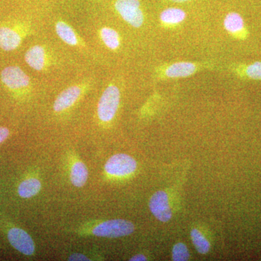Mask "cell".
<instances>
[{"label":"cell","mask_w":261,"mask_h":261,"mask_svg":"<svg viewBox=\"0 0 261 261\" xmlns=\"http://www.w3.org/2000/svg\"><path fill=\"white\" fill-rule=\"evenodd\" d=\"M10 135V130L6 127H0V144L4 142Z\"/></svg>","instance_id":"obj_22"},{"label":"cell","mask_w":261,"mask_h":261,"mask_svg":"<svg viewBox=\"0 0 261 261\" xmlns=\"http://www.w3.org/2000/svg\"><path fill=\"white\" fill-rule=\"evenodd\" d=\"M130 260L132 261H142V260H147V257L145 256L144 255H142V254H138V255H136L135 256L132 257V258L130 259Z\"/></svg>","instance_id":"obj_23"},{"label":"cell","mask_w":261,"mask_h":261,"mask_svg":"<svg viewBox=\"0 0 261 261\" xmlns=\"http://www.w3.org/2000/svg\"><path fill=\"white\" fill-rule=\"evenodd\" d=\"M25 61L27 64L36 70L43 69L45 63V51L40 46H34L25 55Z\"/></svg>","instance_id":"obj_11"},{"label":"cell","mask_w":261,"mask_h":261,"mask_svg":"<svg viewBox=\"0 0 261 261\" xmlns=\"http://www.w3.org/2000/svg\"><path fill=\"white\" fill-rule=\"evenodd\" d=\"M21 42V34L16 29L7 27L0 28V48L3 50H14Z\"/></svg>","instance_id":"obj_8"},{"label":"cell","mask_w":261,"mask_h":261,"mask_svg":"<svg viewBox=\"0 0 261 261\" xmlns=\"http://www.w3.org/2000/svg\"><path fill=\"white\" fill-rule=\"evenodd\" d=\"M149 210L161 222H167L172 217V211L170 207L167 193L158 191L151 197L149 202Z\"/></svg>","instance_id":"obj_7"},{"label":"cell","mask_w":261,"mask_h":261,"mask_svg":"<svg viewBox=\"0 0 261 261\" xmlns=\"http://www.w3.org/2000/svg\"><path fill=\"white\" fill-rule=\"evenodd\" d=\"M81 92H82V89L80 87H75V86L65 89L57 97L53 106L54 111L59 113L71 107L80 97Z\"/></svg>","instance_id":"obj_9"},{"label":"cell","mask_w":261,"mask_h":261,"mask_svg":"<svg viewBox=\"0 0 261 261\" xmlns=\"http://www.w3.org/2000/svg\"><path fill=\"white\" fill-rule=\"evenodd\" d=\"M68 260L70 261H83V260H90L88 257L82 253H73L68 258Z\"/></svg>","instance_id":"obj_21"},{"label":"cell","mask_w":261,"mask_h":261,"mask_svg":"<svg viewBox=\"0 0 261 261\" xmlns=\"http://www.w3.org/2000/svg\"><path fill=\"white\" fill-rule=\"evenodd\" d=\"M8 241L15 250L30 256L35 252V244L27 231L20 228H10L8 233Z\"/></svg>","instance_id":"obj_6"},{"label":"cell","mask_w":261,"mask_h":261,"mask_svg":"<svg viewBox=\"0 0 261 261\" xmlns=\"http://www.w3.org/2000/svg\"><path fill=\"white\" fill-rule=\"evenodd\" d=\"M186 18V13L185 10L178 8H168L163 10L161 13V22L168 25H176L181 23Z\"/></svg>","instance_id":"obj_14"},{"label":"cell","mask_w":261,"mask_h":261,"mask_svg":"<svg viewBox=\"0 0 261 261\" xmlns=\"http://www.w3.org/2000/svg\"><path fill=\"white\" fill-rule=\"evenodd\" d=\"M171 1L173 2V3H186V2L190 1V0H171Z\"/></svg>","instance_id":"obj_24"},{"label":"cell","mask_w":261,"mask_h":261,"mask_svg":"<svg viewBox=\"0 0 261 261\" xmlns=\"http://www.w3.org/2000/svg\"><path fill=\"white\" fill-rule=\"evenodd\" d=\"M88 169L84 163L78 161L73 165L70 169V181L76 187H82L88 179Z\"/></svg>","instance_id":"obj_13"},{"label":"cell","mask_w":261,"mask_h":261,"mask_svg":"<svg viewBox=\"0 0 261 261\" xmlns=\"http://www.w3.org/2000/svg\"><path fill=\"white\" fill-rule=\"evenodd\" d=\"M101 37L105 44L111 49H116L120 45L119 35L114 29L103 28L100 32Z\"/></svg>","instance_id":"obj_18"},{"label":"cell","mask_w":261,"mask_h":261,"mask_svg":"<svg viewBox=\"0 0 261 261\" xmlns=\"http://www.w3.org/2000/svg\"><path fill=\"white\" fill-rule=\"evenodd\" d=\"M191 238L196 250L200 253L206 254L209 252L211 244L199 230L196 229V228L192 230Z\"/></svg>","instance_id":"obj_17"},{"label":"cell","mask_w":261,"mask_h":261,"mask_svg":"<svg viewBox=\"0 0 261 261\" xmlns=\"http://www.w3.org/2000/svg\"><path fill=\"white\" fill-rule=\"evenodd\" d=\"M190 252L185 244H176L173 247L172 257L175 261H185L190 258Z\"/></svg>","instance_id":"obj_19"},{"label":"cell","mask_w":261,"mask_h":261,"mask_svg":"<svg viewBox=\"0 0 261 261\" xmlns=\"http://www.w3.org/2000/svg\"><path fill=\"white\" fill-rule=\"evenodd\" d=\"M247 77L254 80H261V62H255L245 69Z\"/></svg>","instance_id":"obj_20"},{"label":"cell","mask_w":261,"mask_h":261,"mask_svg":"<svg viewBox=\"0 0 261 261\" xmlns=\"http://www.w3.org/2000/svg\"><path fill=\"white\" fill-rule=\"evenodd\" d=\"M135 225L123 219L108 220L98 224L92 230L94 236L118 238L128 236L135 231Z\"/></svg>","instance_id":"obj_1"},{"label":"cell","mask_w":261,"mask_h":261,"mask_svg":"<svg viewBox=\"0 0 261 261\" xmlns=\"http://www.w3.org/2000/svg\"><path fill=\"white\" fill-rule=\"evenodd\" d=\"M120 98V91L116 86H109L104 91L98 103V117L101 121H112L118 111Z\"/></svg>","instance_id":"obj_2"},{"label":"cell","mask_w":261,"mask_h":261,"mask_svg":"<svg viewBox=\"0 0 261 261\" xmlns=\"http://www.w3.org/2000/svg\"><path fill=\"white\" fill-rule=\"evenodd\" d=\"M2 83L11 92H23L30 85V79L18 66H8L1 73Z\"/></svg>","instance_id":"obj_5"},{"label":"cell","mask_w":261,"mask_h":261,"mask_svg":"<svg viewBox=\"0 0 261 261\" xmlns=\"http://www.w3.org/2000/svg\"><path fill=\"white\" fill-rule=\"evenodd\" d=\"M56 32L62 40L70 45H75L78 42L76 35L73 29L64 22H58L56 24Z\"/></svg>","instance_id":"obj_16"},{"label":"cell","mask_w":261,"mask_h":261,"mask_svg":"<svg viewBox=\"0 0 261 261\" xmlns=\"http://www.w3.org/2000/svg\"><path fill=\"white\" fill-rule=\"evenodd\" d=\"M224 24L226 30L235 35L243 32L245 29V22H244L243 17L234 12L226 15Z\"/></svg>","instance_id":"obj_15"},{"label":"cell","mask_w":261,"mask_h":261,"mask_svg":"<svg viewBox=\"0 0 261 261\" xmlns=\"http://www.w3.org/2000/svg\"><path fill=\"white\" fill-rule=\"evenodd\" d=\"M115 8L122 18L135 28L144 23V14L140 0H116Z\"/></svg>","instance_id":"obj_4"},{"label":"cell","mask_w":261,"mask_h":261,"mask_svg":"<svg viewBox=\"0 0 261 261\" xmlns=\"http://www.w3.org/2000/svg\"><path fill=\"white\" fill-rule=\"evenodd\" d=\"M196 66L190 62H178L170 65L166 70L168 78H184L190 76L195 73Z\"/></svg>","instance_id":"obj_10"},{"label":"cell","mask_w":261,"mask_h":261,"mask_svg":"<svg viewBox=\"0 0 261 261\" xmlns=\"http://www.w3.org/2000/svg\"><path fill=\"white\" fill-rule=\"evenodd\" d=\"M137 163L135 159L126 154L113 155L106 163L105 171L110 176L123 177L129 176L137 169Z\"/></svg>","instance_id":"obj_3"},{"label":"cell","mask_w":261,"mask_h":261,"mask_svg":"<svg viewBox=\"0 0 261 261\" xmlns=\"http://www.w3.org/2000/svg\"><path fill=\"white\" fill-rule=\"evenodd\" d=\"M42 189V183L36 178L23 180L19 185L18 193L22 198L28 199L37 195Z\"/></svg>","instance_id":"obj_12"}]
</instances>
